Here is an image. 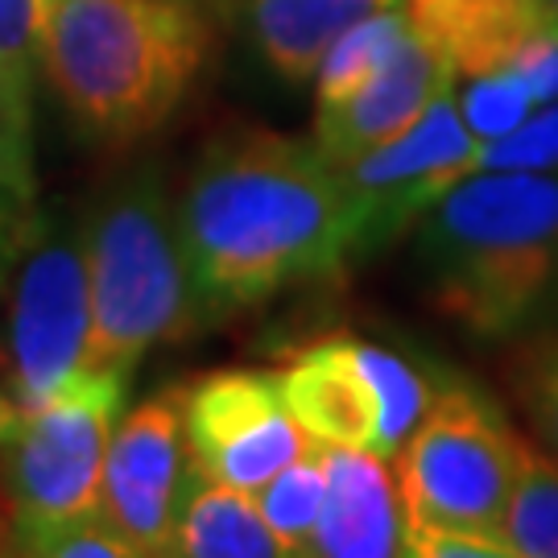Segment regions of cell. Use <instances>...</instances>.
I'll return each mask as SVG.
<instances>
[{
  "label": "cell",
  "mask_w": 558,
  "mask_h": 558,
  "mask_svg": "<svg viewBox=\"0 0 558 558\" xmlns=\"http://www.w3.org/2000/svg\"><path fill=\"white\" fill-rule=\"evenodd\" d=\"M306 555L389 558L405 555V509L385 456L327 442V497Z\"/></svg>",
  "instance_id": "cell-13"
},
{
  "label": "cell",
  "mask_w": 558,
  "mask_h": 558,
  "mask_svg": "<svg viewBox=\"0 0 558 558\" xmlns=\"http://www.w3.org/2000/svg\"><path fill=\"white\" fill-rule=\"evenodd\" d=\"M29 555H54V558H129L133 546L104 513H92L83 521H71L62 530H50L29 542Z\"/></svg>",
  "instance_id": "cell-24"
},
{
  "label": "cell",
  "mask_w": 558,
  "mask_h": 558,
  "mask_svg": "<svg viewBox=\"0 0 558 558\" xmlns=\"http://www.w3.org/2000/svg\"><path fill=\"white\" fill-rule=\"evenodd\" d=\"M17 418H21L17 401L4 398V393H0V456H4V447H9V439H13V430H17Z\"/></svg>",
  "instance_id": "cell-28"
},
{
  "label": "cell",
  "mask_w": 558,
  "mask_h": 558,
  "mask_svg": "<svg viewBox=\"0 0 558 558\" xmlns=\"http://www.w3.org/2000/svg\"><path fill=\"white\" fill-rule=\"evenodd\" d=\"M393 4L405 0H244V21L260 62L286 87H302L356 21Z\"/></svg>",
  "instance_id": "cell-15"
},
{
  "label": "cell",
  "mask_w": 558,
  "mask_h": 558,
  "mask_svg": "<svg viewBox=\"0 0 558 558\" xmlns=\"http://www.w3.org/2000/svg\"><path fill=\"white\" fill-rule=\"evenodd\" d=\"M538 108L530 83L521 80L518 71H493V75H476L468 80V87L459 92V112L468 120V129L480 137V145L513 133L518 124L530 120V112Z\"/></svg>",
  "instance_id": "cell-22"
},
{
  "label": "cell",
  "mask_w": 558,
  "mask_h": 558,
  "mask_svg": "<svg viewBox=\"0 0 558 558\" xmlns=\"http://www.w3.org/2000/svg\"><path fill=\"white\" fill-rule=\"evenodd\" d=\"M87 348L92 274L83 236L54 223H34L9 306V377L17 410L38 405L62 380L87 368Z\"/></svg>",
  "instance_id": "cell-9"
},
{
  "label": "cell",
  "mask_w": 558,
  "mask_h": 558,
  "mask_svg": "<svg viewBox=\"0 0 558 558\" xmlns=\"http://www.w3.org/2000/svg\"><path fill=\"white\" fill-rule=\"evenodd\" d=\"M174 555L191 558H278L286 555L274 525L260 513L248 488L203 476L179 518Z\"/></svg>",
  "instance_id": "cell-16"
},
{
  "label": "cell",
  "mask_w": 558,
  "mask_h": 558,
  "mask_svg": "<svg viewBox=\"0 0 558 558\" xmlns=\"http://www.w3.org/2000/svg\"><path fill=\"white\" fill-rule=\"evenodd\" d=\"M0 191L34 195V112H29V71L0 59Z\"/></svg>",
  "instance_id": "cell-21"
},
{
  "label": "cell",
  "mask_w": 558,
  "mask_h": 558,
  "mask_svg": "<svg viewBox=\"0 0 558 558\" xmlns=\"http://www.w3.org/2000/svg\"><path fill=\"white\" fill-rule=\"evenodd\" d=\"M120 373L80 368L50 398L25 405L9 439V505L13 542H29L71 521L100 513L112 422L124 405Z\"/></svg>",
  "instance_id": "cell-5"
},
{
  "label": "cell",
  "mask_w": 558,
  "mask_h": 558,
  "mask_svg": "<svg viewBox=\"0 0 558 558\" xmlns=\"http://www.w3.org/2000/svg\"><path fill=\"white\" fill-rule=\"evenodd\" d=\"M451 80H456V66L410 25L398 50L380 62V71L356 96L315 112V145L336 166L360 158L405 133L435 104L442 87H451Z\"/></svg>",
  "instance_id": "cell-12"
},
{
  "label": "cell",
  "mask_w": 558,
  "mask_h": 558,
  "mask_svg": "<svg viewBox=\"0 0 558 558\" xmlns=\"http://www.w3.org/2000/svg\"><path fill=\"white\" fill-rule=\"evenodd\" d=\"M410 29V13L405 4L380 9L373 17L356 21L343 38L331 46V54L323 59L319 75H315V112L319 108H336L348 96H356L364 83L380 71V62L398 50V41Z\"/></svg>",
  "instance_id": "cell-17"
},
{
  "label": "cell",
  "mask_w": 558,
  "mask_h": 558,
  "mask_svg": "<svg viewBox=\"0 0 558 558\" xmlns=\"http://www.w3.org/2000/svg\"><path fill=\"white\" fill-rule=\"evenodd\" d=\"M550 9H555V13H558V0H550Z\"/></svg>",
  "instance_id": "cell-30"
},
{
  "label": "cell",
  "mask_w": 558,
  "mask_h": 558,
  "mask_svg": "<svg viewBox=\"0 0 558 558\" xmlns=\"http://www.w3.org/2000/svg\"><path fill=\"white\" fill-rule=\"evenodd\" d=\"M179 228L211 315L248 311L352 257L339 166L315 141L228 124L179 195Z\"/></svg>",
  "instance_id": "cell-1"
},
{
  "label": "cell",
  "mask_w": 558,
  "mask_h": 558,
  "mask_svg": "<svg viewBox=\"0 0 558 558\" xmlns=\"http://www.w3.org/2000/svg\"><path fill=\"white\" fill-rule=\"evenodd\" d=\"M426 299L493 343L558 331V170H476L418 223Z\"/></svg>",
  "instance_id": "cell-2"
},
{
  "label": "cell",
  "mask_w": 558,
  "mask_h": 558,
  "mask_svg": "<svg viewBox=\"0 0 558 558\" xmlns=\"http://www.w3.org/2000/svg\"><path fill=\"white\" fill-rule=\"evenodd\" d=\"M281 398L311 439L393 459L430 410V385L405 356L356 336L306 343L278 373Z\"/></svg>",
  "instance_id": "cell-7"
},
{
  "label": "cell",
  "mask_w": 558,
  "mask_h": 558,
  "mask_svg": "<svg viewBox=\"0 0 558 558\" xmlns=\"http://www.w3.org/2000/svg\"><path fill=\"white\" fill-rule=\"evenodd\" d=\"M323 497H327V442L311 439V447L290 468H281L278 476L260 488V513L274 525L286 555L311 550Z\"/></svg>",
  "instance_id": "cell-19"
},
{
  "label": "cell",
  "mask_w": 558,
  "mask_h": 558,
  "mask_svg": "<svg viewBox=\"0 0 558 558\" xmlns=\"http://www.w3.org/2000/svg\"><path fill=\"white\" fill-rule=\"evenodd\" d=\"M182 422L203 476L248 493H260L311 447L278 377L248 368H223L182 385Z\"/></svg>",
  "instance_id": "cell-11"
},
{
  "label": "cell",
  "mask_w": 558,
  "mask_h": 558,
  "mask_svg": "<svg viewBox=\"0 0 558 558\" xmlns=\"http://www.w3.org/2000/svg\"><path fill=\"white\" fill-rule=\"evenodd\" d=\"M476 170H558V100L513 133L480 145Z\"/></svg>",
  "instance_id": "cell-23"
},
{
  "label": "cell",
  "mask_w": 558,
  "mask_h": 558,
  "mask_svg": "<svg viewBox=\"0 0 558 558\" xmlns=\"http://www.w3.org/2000/svg\"><path fill=\"white\" fill-rule=\"evenodd\" d=\"M199 480L203 472L191 456L179 385L141 401L120 422L108 447L100 513L129 538L133 555H174L182 505Z\"/></svg>",
  "instance_id": "cell-10"
},
{
  "label": "cell",
  "mask_w": 558,
  "mask_h": 558,
  "mask_svg": "<svg viewBox=\"0 0 558 558\" xmlns=\"http://www.w3.org/2000/svg\"><path fill=\"white\" fill-rule=\"evenodd\" d=\"M92 274L87 368L129 377L158 343L199 336L211 306L203 299L179 228V203L154 174L108 191L83 228Z\"/></svg>",
  "instance_id": "cell-4"
},
{
  "label": "cell",
  "mask_w": 558,
  "mask_h": 558,
  "mask_svg": "<svg viewBox=\"0 0 558 558\" xmlns=\"http://www.w3.org/2000/svg\"><path fill=\"white\" fill-rule=\"evenodd\" d=\"M207 59L211 25L195 0H46L41 71L92 141L158 133Z\"/></svg>",
  "instance_id": "cell-3"
},
{
  "label": "cell",
  "mask_w": 558,
  "mask_h": 558,
  "mask_svg": "<svg viewBox=\"0 0 558 558\" xmlns=\"http://www.w3.org/2000/svg\"><path fill=\"white\" fill-rule=\"evenodd\" d=\"M405 13L468 80L513 71L530 38L555 17L550 0H405Z\"/></svg>",
  "instance_id": "cell-14"
},
{
  "label": "cell",
  "mask_w": 558,
  "mask_h": 558,
  "mask_svg": "<svg viewBox=\"0 0 558 558\" xmlns=\"http://www.w3.org/2000/svg\"><path fill=\"white\" fill-rule=\"evenodd\" d=\"M476 154L480 137L459 112L451 83L405 133L343 161L339 179L348 195L352 257L380 253L401 232H410L456 182L476 174Z\"/></svg>",
  "instance_id": "cell-8"
},
{
  "label": "cell",
  "mask_w": 558,
  "mask_h": 558,
  "mask_svg": "<svg viewBox=\"0 0 558 558\" xmlns=\"http://www.w3.org/2000/svg\"><path fill=\"white\" fill-rule=\"evenodd\" d=\"M41 29H46V0H0V59L34 66L41 62Z\"/></svg>",
  "instance_id": "cell-26"
},
{
  "label": "cell",
  "mask_w": 558,
  "mask_h": 558,
  "mask_svg": "<svg viewBox=\"0 0 558 558\" xmlns=\"http://www.w3.org/2000/svg\"><path fill=\"white\" fill-rule=\"evenodd\" d=\"M505 389L534 430V442L558 459V331L518 339L505 360Z\"/></svg>",
  "instance_id": "cell-20"
},
{
  "label": "cell",
  "mask_w": 558,
  "mask_h": 558,
  "mask_svg": "<svg viewBox=\"0 0 558 558\" xmlns=\"http://www.w3.org/2000/svg\"><path fill=\"white\" fill-rule=\"evenodd\" d=\"M9 248H13V236H9V220H4V211H0V274H4V257H9Z\"/></svg>",
  "instance_id": "cell-29"
},
{
  "label": "cell",
  "mask_w": 558,
  "mask_h": 558,
  "mask_svg": "<svg viewBox=\"0 0 558 558\" xmlns=\"http://www.w3.org/2000/svg\"><path fill=\"white\" fill-rule=\"evenodd\" d=\"M500 538L513 558H558V459L525 447L513 497L500 518Z\"/></svg>",
  "instance_id": "cell-18"
},
{
  "label": "cell",
  "mask_w": 558,
  "mask_h": 558,
  "mask_svg": "<svg viewBox=\"0 0 558 558\" xmlns=\"http://www.w3.org/2000/svg\"><path fill=\"white\" fill-rule=\"evenodd\" d=\"M513 71L530 83V92H534L538 104L558 100V13L530 38V46L521 50V59L513 62Z\"/></svg>",
  "instance_id": "cell-27"
},
{
  "label": "cell",
  "mask_w": 558,
  "mask_h": 558,
  "mask_svg": "<svg viewBox=\"0 0 558 558\" xmlns=\"http://www.w3.org/2000/svg\"><path fill=\"white\" fill-rule=\"evenodd\" d=\"M405 555L418 558H513L497 530H463V525H410Z\"/></svg>",
  "instance_id": "cell-25"
},
{
  "label": "cell",
  "mask_w": 558,
  "mask_h": 558,
  "mask_svg": "<svg viewBox=\"0 0 558 558\" xmlns=\"http://www.w3.org/2000/svg\"><path fill=\"white\" fill-rule=\"evenodd\" d=\"M525 447L530 442L484 389L451 380L393 456L405 530L463 525L500 534Z\"/></svg>",
  "instance_id": "cell-6"
}]
</instances>
